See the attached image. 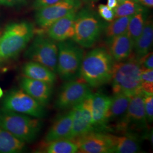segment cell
I'll list each match as a JSON object with an SVG mask.
<instances>
[{"label":"cell","mask_w":153,"mask_h":153,"mask_svg":"<svg viewBox=\"0 0 153 153\" xmlns=\"http://www.w3.org/2000/svg\"><path fill=\"white\" fill-rule=\"evenodd\" d=\"M131 18V16L115 18L112 21L107 23L103 31L106 43L116 36L127 33Z\"/></svg>","instance_id":"25"},{"label":"cell","mask_w":153,"mask_h":153,"mask_svg":"<svg viewBox=\"0 0 153 153\" xmlns=\"http://www.w3.org/2000/svg\"><path fill=\"white\" fill-rule=\"evenodd\" d=\"M93 123L96 131L107 128V114L112 102V97L101 93H92L88 97Z\"/></svg>","instance_id":"14"},{"label":"cell","mask_w":153,"mask_h":153,"mask_svg":"<svg viewBox=\"0 0 153 153\" xmlns=\"http://www.w3.org/2000/svg\"><path fill=\"white\" fill-rule=\"evenodd\" d=\"M148 13L149 11L146 8L131 16L128 26L127 33L133 41L134 44L142 33L148 19Z\"/></svg>","instance_id":"26"},{"label":"cell","mask_w":153,"mask_h":153,"mask_svg":"<svg viewBox=\"0 0 153 153\" xmlns=\"http://www.w3.org/2000/svg\"><path fill=\"white\" fill-rule=\"evenodd\" d=\"M133 96L118 93L112 97V102L107 114V123L117 120L124 114Z\"/></svg>","instance_id":"22"},{"label":"cell","mask_w":153,"mask_h":153,"mask_svg":"<svg viewBox=\"0 0 153 153\" xmlns=\"http://www.w3.org/2000/svg\"><path fill=\"white\" fill-rule=\"evenodd\" d=\"M115 61L108 49L98 47L84 55L79 78L91 88H98L111 82Z\"/></svg>","instance_id":"1"},{"label":"cell","mask_w":153,"mask_h":153,"mask_svg":"<svg viewBox=\"0 0 153 153\" xmlns=\"http://www.w3.org/2000/svg\"><path fill=\"white\" fill-rule=\"evenodd\" d=\"M40 119L3 108L0 109V128L25 143L33 142L38 137L42 127Z\"/></svg>","instance_id":"4"},{"label":"cell","mask_w":153,"mask_h":153,"mask_svg":"<svg viewBox=\"0 0 153 153\" xmlns=\"http://www.w3.org/2000/svg\"><path fill=\"white\" fill-rule=\"evenodd\" d=\"M141 88L142 91L153 94V69H142Z\"/></svg>","instance_id":"28"},{"label":"cell","mask_w":153,"mask_h":153,"mask_svg":"<svg viewBox=\"0 0 153 153\" xmlns=\"http://www.w3.org/2000/svg\"><path fill=\"white\" fill-rule=\"evenodd\" d=\"M26 143L0 128V153H21L24 150Z\"/></svg>","instance_id":"24"},{"label":"cell","mask_w":153,"mask_h":153,"mask_svg":"<svg viewBox=\"0 0 153 153\" xmlns=\"http://www.w3.org/2000/svg\"><path fill=\"white\" fill-rule=\"evenodd\" d=\"M44 107L22 89H14L6 94L2 108L42 119L45 116Z\"/></svg>","instance_id":"9"},{"label":"cell","mask_w":153,"mask_h":153,"mask_svg":"<svg viewBox=\"0 0 153 153\" xmlns=\"http://www.w3.org/2000/svg\"><path fill=\"white\" fill-rule=\"evenodd\" d=\"M35 33L33 25L27 21L7 26L0 36V60L11 59L19 55L31 40Z\"/></svg>","instance_id":"3"},{"label":"cell","mask_w":153,"mask_h":153,"mask_svg":"<svg viewBox=\"0 0 153 153\" xmlns=\"http://www.w3.org/2000/svg\"><path fill=\"white\" fill-rule=\"evenodd\" d=\"M99 16L102 17L107 22H111L115 18V11L109 8L107 5L100 4L98 6Z\"/></svg>","instance_id":"30"},{"label":"cell","mask_w":153,"mask_h":153,"mask_svg":"<svg viewBox=\"0 0 153 153\" xmlns=\"http://www.w3.org/2000/svg\"><path fill=\"white\" fill-rule=\"evenodd\" d=\"M61 0H35L33 3V7L36 10L45 7L53 5Z\"/></svg>","instance_id":"32"},{"label":"cell","mask_w":153,"mask_h":153,"mask_svg":"<svg viewBox=\"0 0 153 153\" xmlns=\"http://www.w3.org/2000/svg\"><path fill=\"white\" fill-rule=\"evenodd\" d=\"M136 2L147 8H152L153 6V0H133Z\"/></svg>","instance_id":"33"},{"label":"cell","mask_w":153,"mask_h":153,"mask_svg":"<svg viewBox=\"0 0 153 153\" xmlns=\"http://www.w3.org/2000/svg\"><path fill=\"white\" fill-rule=\"evenodd\" d=\"M109 134L112 153H137L141 151V141L136 134L127 133L121 136Z\"/></svg>","instance_id":"19"},{"label":"cell","mask_w":153,"mask_h":153,"mask_svg":"<svg viewBox=\"0 0 153 153\" xmlns=\"http://www.w3.org/2000/svg\"><path fill=\"white\" fill-rule=\"evenodd\" d=\"M83 1H85V2H96L98 0H83Z\"/></svg>","instance_id":"37"},{"label":"cell","mask_w":153,"mask_h":153,"mask_svg":"<svg viewBox=\"0 0 153 153\" xmlns=\"http://www.w3.org/2000/svg\"><path fill=\"white\" fill-rule=\"evenodd\" d=\"M107 44L108 51L115 62L128 59L131 56L134 48V42L127 33L112 39Z\"/></svg>","instance_id":"18"},{"label":"cell","mask_w":153,"mask_h":153,"mask_svg":"<svg viewBox=\"0 0 153 153\" xmlns=\"http://www.w3.org/2000/svg\"><path fill=\"white\" fill-rule=\"evenodd\" d=\"M88 97L71 108L73 121L69 139H74L95 131Z\"/></svg>","instance_id":"12"},{"label":"cell","mask_w":153,"mask_h":153,"mask_svg":"<svg viewBox=\"0 0 153 153\" xmlns=\"http://www.w3.org/2000/svg\"><path fill=\"white\" fill-rule=\"evenodd\" d=\"M147 126L143 105V91H142L131 97L126 112L117 120L114 128L117 132L123 134L135 133L134 131H142L146 129Z\"/></svg>","instance_id":"7"},{"label":"cell","mask_w":153,"mask_h":153,"mask_svg":"<svg viewBox=\"0 0 153 153\" xmlns=\"http://www.w3.org/2000/svg\"><path fill=\"white\" fill-rule=\"evenodd\" d=\"M25 56L30 60L40 63L56 73L58 57L57 44L42 33L33 39L25 52Z\"/></svg>","instance_id":"8"},{"label":"cell","mask_w":153,"mask_h":153,"mask_svg":"<svg viewBox=\"0 0 153 153\" xmlns=\"http://www.w3.org/2000/svg\"><path fill=\"white\" fill-rule=\"evenodd\" d=\"M153 23L152 19H147L142 32L134 44V57L139 60L150 52L153 44Z\"/></svg>","instance_id":"21"},{"label":"cell","mask_w":153,"mask_h":153,"mask_svg":"<svg viewBox=\"0 0 153 153\" xmlns=\"http://www.w3.org/2000/svg\"><path fill=\"white\" fill-rule=\"evenodd\" d=\"M41 152L47 153H76L79 152L74 139H61L44 142L41 146Z\"/></svg>","instance_id":"23"},{"label":"cell","mask_w":153,"mask_h":153,"mask_svg":"<svg viewBox=\"0 0 153 153\" xmlns=\"http://www.w3.org/2000/svg\"><path fill=\"white\" fill-rule=\"evenodd\" d=\"M23 0H0V6H11Z\"/></svg>","instance_id":"34"},{"label":"cell","mask_w":153,"mask_h":153,"mask_svg":"<svg viewBox=\"0 0 153 153\" xmlns=\"http://www.w3.org/2000/svg\"><path fill=\"white\" fill-rule=\"evenodd\" d=\"M145 7L133 0H123L118 2V5L114 9L115 18L121 16H131L140 11L143 10Z\"/></svg>","instance_id":"27"},{"label":"cell","mask_w":153,"mask_h":153,"mask_svg":"<svg viewBox=\"0 0 153 153\" xmlns=\"http://www.w3.org/2000/svg\"><path fill=\"white\" fill-rule=\"evenodd\" d=\"M73 121V110L71 108L65 113L59 116L47 131L44 142L69 138L71 134Z\"/></svg>","instance_id":"17"},{"label":"cell","mask_w":153,"mask_h":153,"mask_svg":"<svg viewBox=\"0 0 153 153\" xmlns=\"http://www.w3.org/2000/svg\"><path fill=\"white\" fill-rule=\"evenodd\" d=\"M19 84L22 90L44 106L49 103L52 85L24 76L21 78Z\"/></svg>","instance_id":"16"},{"label":"cell","mask_w":153,"mask_h":153,"mask_svg":"<svg viewBox=\"0 0 153 153\" xmlns=\"http://www.w3.org/2000/svg\"><path fill=\"white\" fill-rule=\"evenodd\" d=\"M82 0H61L53 5L36 10L35 22L39 27L47 29L58 19L81 7Z\"/></svg>","instance_id":"11"},{"label":"cell","mask_w":153,"mask_h":153,"mask_svg":"<svg viewBox=\"0 0 153 153\" xmlns=\"http://www.w3.org/2000/svg\"><path fill=\"white\" fill-rule=\"evenodd\" d=\"M143 105L147 121L152 123L153 121V94L143 92Z\"/></svg>","instance_id":"29"},{"label":"cell","mask_w":153,"mask_h":153,"mask_svg":"<svg viewBox=\"0 0 153 153\" xmlns=\"http://www.w3.org/2000/svg\"><path fill=\"white\" fill-rule=\"evenodd\" d=\"M58 57L56 73L64 81L79 78V72L84 51L72 39L60 42L57 44Z\"/></svg>","instance_id":"6"},{"label":"cell","mask_w":153,"mask_h":153,"mask_svg":"<svg viewBox=\"0 0 153 153\" xmlns=\"http://www.w3.org/2000/svg\"><path fill=\"white\" fill-rule=\"evenodd\" d=\"M74 140L78 145V153H112L108 133L95 131Z\"/></svg>","instance_id":"13"},{"label":"cell","mask_w":153,"mask_h":153,"mask_svg":"<svg viewBox=\"0 0 153 153\" xmlns=\"http://www.w3.org/2000/svg\"><path fill=\"white\" fill-rule=\"evenodd\" d=\"M77 11L71 13L52 24L47 29L48 36L58 42L73 38Z\"/></svg>","instance_id":"15"},{"label":"cell","mask_w":153,"mask_h":153,"mask_svg":"<svg viewBox=\"0 0 153 153\" xmlns=\"http://www.w3.org/2000/svg\"><path fill=\"white\" fill-rule=\"evenodd\" d=\"M117 5V0H107V6L111 9H114Z\"/></svg>","instance_id":"35"},{"label":"cell","mask_w":153,"mask_h":153,"mask_svg":"<svg viewBox=\"0 0 153 153\" xmlns=\"http://www.w3.org/2000/svg\"><path fill=\"white\" fill-rule=\"evenodd\" d=\"M92 93L89 85L80 78L66 81L61 88L55 107L59 109H71Z\"/></svg>","instance_id":"10"},{"label":"cell","mask_w":153,"mask_h":153,"mask_svg":"<svg viewBox=\"0 0 153 153\" xmlns=\"http://www.w3.org/2000/svg\"><path fill=\"white\" fill-rule=\"evenodd\" d=\"M142 68L133 56L121 62H115L111 82L114 94L123 93L131 96L142 91Z\"/></svg>","instance_id":"2"},{"label":"cell","mask_w":153,"mask_h":153,"mask_svg":"<svg viewBox=\"0 0 153 153\" xmlns=\"http://www.w3.org/2000/svg\"><path fill=\"white\" fill-rule=\"evenodd\" d=\"M138 61L142 69H152L153 68V52H149Z\"/></svg>","instance_id":"31"},{"label":"cell","mask_w":153,"mask_h":153,"mask_svg":"<svg viewBox=\"0 0 153 153\" xmlns=\"http://www.w3.org/2000/svg\"><path fill=\"white\" fill-rule=\"evenodd\" d=\"M4 95V93H3V91L2 90L1 88L0 87V98H1Z\"/></svg>","instance_id":"36"},{"label":"cell","mask_w":153,"mask_h":153,"mask_svg":"<svg viewBox=\"0 0 153 153\" xmlns=\"http://www.w3.org/2000/svg\"><path fill=\"white\" fill-rule=\"evenodd\" d=\"M123 1V0H117L118 2H119V1Z\"/></svg>","instance_id":"38"},{"label":"cell","mask_w":153,"mask_h":153,"mask_svg":"<svg viewBox=\"0 0 153 153\" xmlns=\"http://www.w3.org/2000/svg\"><path fill=\"white\" fill-rule=\"evenodd\" d=\"M107 23L96 11L86 7L77 11L73 38L82 48H89L98 41Z\"/></svg>","instance_id":"5"},{"label":"cell","mask_w":153,"mask_h":153,"mask_svg":"<svg viewBox=\"0 0 153 153\" xmlns=\"http://www.w3.org/2000/svg\"><path fill=\"white\" fill-rule=\"evenodd\" d=\"M22 71L24 76L52 85L56 81V73L47 66L33 61L25 63L22 67Z\"/></svg>","instance_id":"20"}]
</instances>
